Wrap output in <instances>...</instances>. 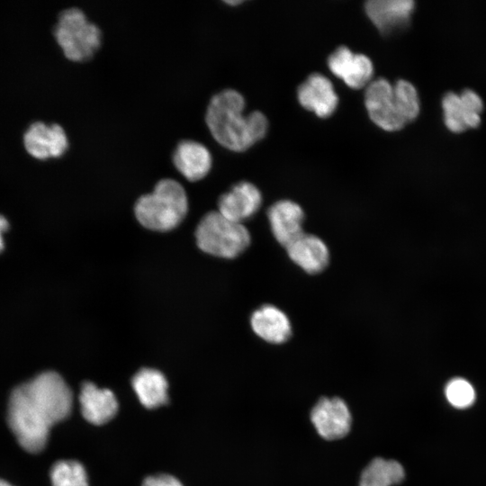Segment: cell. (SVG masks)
Here are the masks:
<instances>
[{
    "label": "cell",
    "mask_w": 486,
    "mask_h": 486,
    "mask_svg": "<svg viewBox=\"0 0 486 486\" xmlns=\"http://www.w3.org/2000/svg\"><path fill=\"white\" fill-rule=\"evenodd\" d=\"M142 486H183L174 476L168 474H158L149 476L145 479Z\"/></svg>",
    "instance_id": "24"
},
{
    "label": "cell",
    "mask_w": 486,
    "mask_h": 486,
    "mask_svg": "<svg viewBox=\"0 0 486 486\" xmlns=\"http://www.w3.org/2000/svg\"><path fill=\"white\" fill-rule=\"evenodd\" d=\"M404 477V469L399 462L377 457L364 469L358 486H393Z\"/></svg>",
    "instance_id": "20"
},
{
    "label": "cell",
    "mask_w": 486,
    "mask_h": 486,
    "mask_svg": "<svg viewBox=\"0 0 486 486\" xmlns=\"http://www.w3.org/2000/svg\"><path fill=\"white\" fill-rule=\"evenodd\" d=\"M73 394L56 372L46 371L11 392L7 423L19 445L29 453L46 446L51 427L70 413Z\"/></svg>",
    "instance_id": "1"
},
{
    "label": "cell",
    "mask_w": 486,
    "mask_h": 486,
    "mask_svg": "<svg viewBox=\"0 0 486 486\" xmlns=\"http://www.w3.org/2000/svg\"><path fill=\"white\" fill-rule=\"evenodd\" d=\"M0 486H13V485L10 484L9 482L0 479Z\"/></svg>",
    "instance_id": "27"
},
{
    "label": "cell",
    "mask_w": 486,
    "mask_h": 486,
    "mask_svg": "<svg viewBox=\"0 0 486 486\" xmlns=\"http://www.w3.org/2000/svg\"><path fill=\"white\" fill-rule=\"evenodd\" d=\"M9 223L7 220L0 215V253L4 250V233L8 230Z\"/></svg>",
    "instance_id": "25"
},
{
    "label": "cell",
    "mask_w": 486,
    "mask_h": 486,
    "mask_svg": "<svg viewBox=\"0 0 486 486\" xmlns=\"http://www.w3.org/2000/svg\"><path fill=\"white\" fill-rule=\"evenodd\" d=\"M23 143L27 152L38 159L61 157L68 148L67 133L58 123H32L24 134Z\"/></svg>",
    "instance_id": "10"
},
{
    "label": "cell",
    "mask_w": 486,
    "mask_h": 486,
    "mask_svg": "<svg viewBox=\"0 0 486 486\" xmlns=\"http://www.w3.org/2000/svg\"><path fill=\"white\" fill-rule=\"evenodd\" d=\"M225 3L229 4H231V5H235V4H241L242 1H225Z\"/></svg>",
    "instance_id": "26"
},
{
    "label": "cell",
    "mask_w": 486,
    "mask_h": 486,
    "mask_svg": "<svg viewBox=\"0 0 486 486\" xmlns=\"http://www.w3.org/2000/svg\"><path fill=\"white\" fill-rule=\"evenodd\" d=\"M442 109L446 127L454 133H461L479 126L483 102L472 89L460 94L448 92L442 99Z\"/></svg>",
    "instance_id": "7"
},
{
    "label": "cell",
    "mask_w": 486,
    "mask_h": 486,
    "mask_svg": "<svg viewBox=\"0 0 486 486\" xmlns=\"http://www.w3.org/2000/svg\"><path fill=\"white\" fill-rule=\"evenodd\" d=\"M172 161L189 181L202 179L212 166V156L208 148L194 140L179 141L172 154Z\"/></svg>",
    "instance_id": "15"
},
{
    "label": "cell",
    "mask_w": 486,
    "mask_h": 486,
    "mask_svg": "<svg viewBox=\"0 0 486 486\" xmlns=\"http://www.w3.org/2000/svg\"><path fill=\"white\" fill-rule=\"evenodd\" d=\"M133 389L140 401L148 409L167 402V382L162 373L156 369L143 368L132 378Z\"/></svg>",
    "instance_id": "19"
},
{
    "label": "cell",
    "mask_w": 486,
    "mask_h": 486,
    "mask_svg": "<svg viewBox=\"0 0 486 486\" xmlns=\"http://www.w3.org/2000/svg\"><path fill=\"white\" fill-rule=\"evenodd\" d=\"M261 203L259 189L248 181H242L220 195L218 212L233 221L242 223L259 210Z\"/></svg>",
    "instance_id": "12"
},
{
    "label": "cell",
    "mask_w": 486,
    "mask_h": 486,
    "mask_svg": "<svg viewBox=\"0 0 486 486\" xmlns=\"http://www.w3.org/2000/svg\"><path fill=\"white\" fill-rule=\"evenodd\" d=\"M445 395L449 404L459 410L470 408L476 399L473 386L462 377H455L448 381L445 387Z\"/></svg>",
    "instance_id": "23"
},
{
    "label": "cell",
    "mask_w": 486,
    "mask_h": 486,
    "mask_svg": "<svg viewBox=\"0 0 486 486\" xmlns=\"http://www.w3.org/2000/svg\"><path fill=\"white\" fill-rule=\"evenodd\" d=\"M393 93L398 110L406 124L414 121L420 111L416 87L407 80L399 79L393 85Z\"/></svg>",
    "instance_id": "21"
},
{
    "label": "cell",
    "mask_w": 486,
    "mask_h": 486,
    "mask_svg": "<svg viewBox=\"0 0 486 486\" xmlns=\"http://www.w3.org/2000/svg\"><path fill=\"white\" fill-rule=\"evenodd\" d=\"M414 7L412 0H369L364 4L366 15L384 34L406 26Z\"/></svg>",
    "instance_id": "14"
},
{
    "label": "cell",
    "mask_w": 486,
    "mask_h": 486,
    "mask_svg": "<svg viewBox=\"0 0 486 486\" xmlns=\"http://www.w3.org/2000/svg\"><path fill=\"white\" fill-rule=\"evenodd\" d=\"M54 37L65 57L75 62L90 59L102 42V32L77 7L63 10L54 28Z\"/></svg>",
    "instance_id": "5"
},
{
    "label": "cell",
    "mask_w": 486,
    "mask_h": 486,
    "mask_svg": "<svg viewBox=\"0 0 486 486\" xmlns=\"http://www.w3.org/2000/svg\"><path fill=\"white\" fill-rule=\"evenodd\" d=\"M50 480L53 486H88L84 466L74 460L55 463L50 470Z\"/></svg>",
    "instance_id": "22"
},
{
    "label": "cell",
    "mask_w": 486,
    "mask_h": 486,
    "mask_svg": "<svg viewBox=\"0 0 486 486\" xmlns=\"http://www.w3.org/2000/svg\"><path fill=\"white\" fill-rule=\"evenodd\" d=\"M299 104L320 118L331 116L338 104V97L331 81L320 73L310 74L297 89Z\"/></svg>",
    "instance_id": "11"
},
{
    "label": "cell",
    "mask_w": 486,
    "mask_h": 486,
    "mask_svg": "<svg viewBox=\"0 0 486 486\" xmlns=\"http://www.w3.org/2000/svg\"><path fill=\"white\" fill-rule=\"evenodd\" d=\"M286 249L291 260L309 274H318L328 264V247L317 236L303 233L290 243Z\"/></svg>",
    "instance_id": "17"
},
{
    "label": "cell",
    "mask_w": 486,
    "mask_h": 486,
    "mask_svg": "<svg viewBox=\"0 0 486 486\" xmlns=\"http://www.w3.org/2000/svg\"><path fill=\"white\" fill-rule=\"evenodd\" d=\"M253 331L263 340L272 344H282L292 334L291 322L287 315L271 304H265L251 315Z\"/></svg>",
    "instance_id": "18"
},
{
    "label": "cell",
    "mask_w": 486,
    "mask_h": 486,
    "mask_svg": "<svg viewBox=\"0 0 486 486\" xmlns=\"http://www.w3.org/2000/svg\"><path fill=\"white\" fill-rule=\"evenodd\" d=\"M328 67L334 76L350 88H365L372 82V60L364 54L353 53L346 46L338 47L328 56Z\"/></svg>",
    "instance_id": "9"
},
{
    "label": "cell",
    "mask_w": 486,
    "mask_h": 486,
    "mask_svg": "<svg viewBox=\"0 0 486 486\" xmlns=\"http://www.w3.org/2000/svg\"><path fill=\"white\" fill-rule=\"evenodd\" d=\"M272 233L285 248L303 234L304 212L302 208L290 200L274 202L267 211Z\"/></svg>",
    "instance_id": "13"
},
{
    "label": "cell",
    "mask_w": 486,
    "mask_h": 486,
    "mask_svg": "<svg viewBox=\"0 0 486 486\" xmlns=\"http://www.w3.org/2000/svg\"><path fill=\"white\" fill-rule=\"evenodd\" d=\"M188 211V198L183 185L175 179L159 180L153 191L141 195L134 212L139 222L147 229L166 231L176 228Z\"/></svg>",
    "instance_id": "3"
},
{
    "label": "cell",
    "mask_w": 486,
    "mask_h": 486,
    "mask_svg": "<svg viewBox=\"0 0 486 486\" xmlns=\"http://www.w3.org/2000/svg\"><path fill=\"white\" fill-rule=\"evenodd\" d=\"M364 105L371 121L386 131L401 130L402 119L394 97L393 85L386 78H377L365 87Z\"/></svg>",
    "instance_id": "6"
},
{
    "label": "cell",
    "mask_w": 486,
    "mask_h": 486,
    "mask_svg": "<svg viewBox=\"0 0 486 486\" xmlns=\"http://www.w3.org/2000/svg\"><path fill=\"white\" fill-rule=\"evenodd\" d=\"M79 403L84 418L94 425L106 423L118 410L114 394L110 390L99 388L91 382L82 384Z\"/></svg>",
    "instance_id": "16"
},
{
    "label": "cell",
    "mask_w": 486,
    "mask_h": 486,
    "mask_svg": "<svg viewBox=\"0 0 486 486\" xmlns=\"http://www.w3.org/2000/svg\"><path fill=\"white\" fill-rule=\"evenodd\" d=\"M245 99L235 89L215 94L210 100L205 122L214 140L227 149L241 152L261 140L268 121L259 111L244 114Z\"/></svg>",
    "instance_id": "2"
},
{
    "label": "cell",
    "mask_w": 486,
    "mask_h": 486,
    "mask_svg": "<svg viewBox=\"0 0 486 486\" xmlns=\"http://www.w3.org/2000/svg\"><path fill=\"white\" fill-rule=\"evenodd\" d=\"M310 420L318 434L327 440L346 436L351 427V414L340 398H321L310 412Z\"/></svg>",
    "instance_id": "8"
},
{
    "label": "cell",
    "mask_w": 486,
    "mask_h": 486,
    "mask_svg": "<svg viewBox=\"0 0 486 486\" xmlns=\"http://www.w3.org/2000/svg\"><path fill=\"white\" fill-rule=\"evenodd\" d=\"M195 238L203 252L223 258L238 256L250 243L248 229L218 211L210 212L201 219Z\"/></svg>",
    "instance_id": "4"
}]
</instances>
